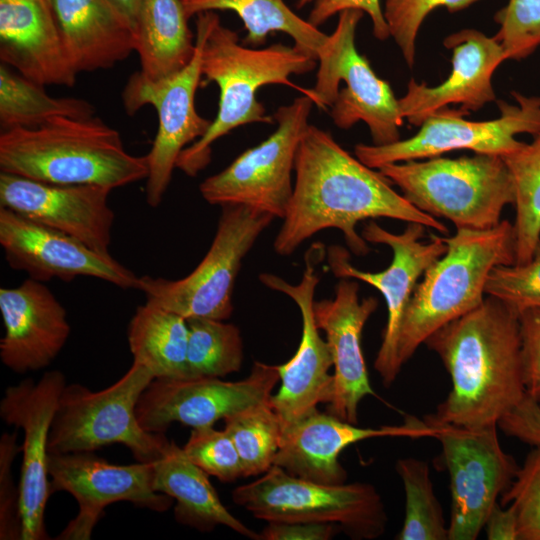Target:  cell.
Masks as SVG:
<instances>
[{"label":"cell","instance_id":"obj_1","mask_svg":"<svg viewBox=\"0 0 540 540\" xmlns=\"http://www.w3.org/2000/svg\"><path fill=\"white\" fill-rule=\"evenodd\" d=\"M294 173L293 194L273 243L278 255H291L307 239L330 228L342 232L353 254L367 255L368 242L356 231V225L367 219L391 218L448 233L444 223L396 192L378 169L362 163L314 125L299 144Z\"/></svg>","mask_w":540,"mask_h":540},{"label":"cell","instance_id":"obj_2","mask_svg":"<svg viewBox=\"0 0 540 540\" xmlns=\"http://www.w3.org/2000/svg\"><path fill=\"white\" fill-rule=\"evenodd\" d=\"M448 371L452 388L427 424H498L526 396L519 316L487 296L471 312L426 341Z\"/></svg>","mask_w":540,"mask_h":540},{"label":"cell","instance_id":"obj_3","mask_svg":"<svg viewBox=\"0 0 540 540\" xmlns=\"http://www.w3.org/2000/svg\"><path fill=\"white\" fill-rule=\"evenodd\" d=\"M196 28L202 33L201 71L206 83L219 87L218 111L207 132L186 147L177 168L196 176L211 160V145L232 130L247 124H272L257 98L259 88L280 84L297 89L312 100L311 89L294 84L291 75L312 71L317 60L296 45L275 43L251 48L239 42L238 34L224 26L213 12L197 14Z\"/></svg>","mask_w":540,"mask_h":540},{"label":"cell","instance_id":"obj_4","mask_svg":"<svg viewBox=\"0 0 540 540\" xmlns=\"http://www.w3.org/2000/svg\"><path fill=\"white\" fill-rule=\"evenodd\" d=\"M0 170L63 185L111 190L148 174L147 158L129 153L120 133L98 117H59L0 133Z\"/></svg>","mask_w":540,"mask_h":540},{"label":"cell","instance_id":"obj_5","mask_svg":"<svg viewBox=\"0 0 540 540\" xmlns=\"http://www.w3.org/2000/svg\"><path fill=\"white\" fill-rule=\"evenodd\" d=\"M444 241L446 252L427 268L406 307L398 340L402 366L434 332L482 304L494 267L516 262L508 220L484 230L457 229Z\"/></svg>","mask_w":540,"mask_h":540},{"label":"cell","instance_id":"obj_6","mask_svg":"<svg viewBox=\"0 0 540 540\" xmlns=\"http://www.w3.org/2000/svg\"><path fill=\"white\" fill-rule=\"evenodd\" d=\"M420 211L457 229L497 226L515 202L511 173L501 156L475 153L386 164L378 169Z\"/></svg>","mask_w":540,"mask_h":540},{"label":"cell","instance_id":"obj_7","mask_svg":"<svg viewBox=\"0 0 540 540\" xmlns=\"http://www.w3.org/2000/svg\"><path fill=\"white\" fill-rule=\"evenodd\" d=\"M153 379L146 367L132 363L119 380L99 391L66 384L52 420L48 452H94L122 444L138 462L156 461L169 440L164 433L144 430L136 414L139 398Z\"/></svg>","mask_w":540,"mask_h":540},{"label":"cell","instance_id":"obj_8","mask_svg":"<svg viewBox=\"0 0 540 540\" xmlns=\"http://www.w3.org/2000/svg\"><path fill=\"white\" fill-rule=\"evenodd\" d=\"M232 499L267 522L333 523L353 539L382 536L387 515L376 488L364 482L323 484L293 476L277 465L235 488Z\"/></svg>","mask_w":540,"mask_h":540},{"label":"cell","instance_id":"obj_9","mask_svg":"<svg viewBox=\"0 0 540 540\" xmlns=\"http://www.w3.org/2000/svg\"><path fill=\"white\" fill-rule=\"evenodd\" d=\"M274 217L243 205H223L213 241L204 258L186 277L170 280L144 275L137 289L149 301L185 319H228L241 264Z\"/></svg>","mask_w":540,"mask_h":540},{"label":"cell","instance_id":"obj_10","mask_svg":"<svg viewBox=\"0 0 540 540\" xmlns=\"http://www.w3.org/2000/svg\"><path fill=\"white\" fill-rule=\"evenodd\" d=\"M364 12L350 9L338 14L325 56L318 60L312 100L330 108L334 124L349 129L359 121L369 128L374 145L400 140L403 117L390 84L379 78L355 46V33Z\"/></svg>","mask_w":540,"mask_h":540},{"label":"cell","instance_id":"obj_11","mask_svg":"<svg viewBox=\"0 0 540 540\" xmlns=\"http://www.w3.org/2000/svg\"><path fill=\"white\" fill-rule=\"evenodd\" d=\"M511 94L516 104L497 100L500 115L496 119L470 121L462 117L469 112L444 107L429 115L414 136L386 145L357 144L355 156L373 169L463 149L503 157L524 144L517 135L540 133V97Z\"/></svg>","mask_w":540,"mask_h":540},{"label":"cell","instance_id":"obj_12","mask_svg":"<svg viewBox=\"0 0 540 540\" xmlns=\"http://www.w3.org/2000/svg\"><path fill=\"white\" fill-rule=\"evenodd\" d=\"M314 102L302 95L273 114L275 131L241 153L221 172L206 178L199 191L211 205H243L283 218L294 183L299 144L308 130Z\"/></svg>","mask_w":540,"mask_h":540},{"label":"cell","instance_id":"obj_13","mask_svg":"<svg viewBox=\"0 0 540 540\" xmlns=\"http://www.w3.org/2000/svg\"><path fill=\"white\" fill-rule=\"evenodd\" d=\"M426 227L410 222L403 232L387 231L374 221L363 226L361 236L368 243L388 246L393 253L390 265L380 272H367L350 263V253L342 246L332 245L327 250L330 270L337 278L357 279L377 289L385 299L387 323L381 346L374 362L385 386L397 378L402 365L398 358V340L406 307L427 268L447 249L444 238L432 234L429 242H422Z\"/></svg>","mask_w":540,"mask_h":540},{"label":"cell","instance_id":"obj_14","mask_svg":"<svg viewBox=\"0 0 540 540\" xmlns=\"http://www.w3.org/2000/svg\"><path fill=\"white\" fill-rule=\"evenodd\" d=\"M428 425L436 430L434 438L441 443L450 475L448 540H475L519 466L502 449L496 423L480 427Z\"/></svg>","mask_w":540,"mask_h":540},{"label":"cell","instance_id":"obj_15","mask_svg":"<svg viewBox=\"0 0 540 540\" xmlns=\"http://www.w3.org/2000/svg\"><path fill=\"white\" fill-rule=\"evenodd\" d=\"M195 42L194 56L184 69L160 80H150L137 71L130 76L122 92L123 107L128 115L133 116L150 105L158 116L157 132L146 155L145 197L151 207H157L162 201L181 152L200 139L211 125L195 107L202 78L203 37L199 29Z\"/></svg>","mask_w":540,"mask_h":540},{"label":"cell","instance_id":"obj_16","mask_svg":"<svg viewBox=\"0 0 540 540\" xmlns=\"http://www.w3.org/2000/svg\"><path fill=\"white\" fill-rule=\"evenodd\" d=\"M48 472L51 492H68L79 505V513L57 539H90L104 508L116 502H131L159 513L173 502L154 490L153 462L117 465L94 452L49 453Z\"/></svg>","mask_w":540,"mask_h":540},{"label":"cell","instance_id":"obj_17","mask_svg":"<svg viewBox=\"0 0 540 540\" xmlns=\"http://www.w3.org/2000/svg\"><path fill=\"white\" fill-rule=\"evenodd\" d=\"M279 381L277 365L260 361L239 381L155 378L140 396L136 414L150 433H164L175 422L192 428L213 426L239 410L268 401Z\"/></svg>","mask_w":540,"mask_h":540},{"label":"cell","instance_id":"obj_18","mask_svg":"<svg viewBox=\"0 0 540 540\" xmlns=\"http://www.w3.org/2000/svg\"><path fill=\"white\" fill-rule=\"evenodd\" d=\"M324 254L321 245H312L305 254V269L298 284H290L272 273L259 275L264 286L296 303L302 319L297 351L288 362L277 365L281 383L277 393L270 397L282 429L316 411L318 404L329 403L332 397L333 375L329 371L333 358L314 318V294L320 279L317 266Z\"/></svg>","mask_w":540,"mask_h":540},{"label":"cell","instance_id":"obj_19","mask_svg":"<svg viewBox=\"0 0 540 540\" xmlns=\"http://www.w3.org/2000/svg\"><path fill=\"white\" fill-rule=\"evenodd\" d=\"M66 385L64 374L50 370L35 382L26 378L8 386L0 401V417L24 432L19 480L21 540L49 539L45 509L52 494L48 472V440L60 395Z\"/></svg>","mask_w":540,"mask_h":540},{"label":"cell","instance_id":"obj_20","mask_svg":"<svg viewBox=\"0 0 540 540\" xmlns=\"http://www.w3.org/2000/svg\"><path fill=\"white\" fill-rule=\"evenodd\" d=\"M0 244L8 265L40 282L93 277L137 289L139 277L114 259L61 231L0 206Z\"/></svg>","mask_w":540,"mask_h":540},{"label":"cell","instance_id":"obj_21","mask_svg":"<svg viewBox=\"0 0 540 540\" xmlns=\"http://www.w3.org/2000/svg\"><path fill=\"white\" fill-rule=\"evenodd\" d=\"M112 190L98 185L46 183L0 173V206L68 234L90 248L110 254L115 214Z\"/></svg>","mask_w":540,"mask_h":540},{"label":"cell","instance_id":"obj_22","mask_svg":"<svg viewBox=\"0 0 540 540\" xmlns=\"http://www.w3.org/2000/svg\"><path fill=\"white\" fill-rule=\"evenodd\" d=\"M435 428L413 416L400 426L363 428L318 409L282 429L274 465L289 474L323 484H343L347 472L339 462L349 445L375 437H434Z\"/></svg>","mask_w":540,"mask_h":540},{"label":"cell","instance_id":"obj_23","mask_svg":"<svg viewBox=\"0 0 540 540\" xmlns=\"http://www.w3.org/2000/svg\"><path fill=\"white\" fill-rule=\"evenodd\" d=\"M378 307L377 298L360 299L359 284L341 278L332 299L314 301L317 327L326 335L333 358V390L328 413L358 423L361 400L375 396L361 347L363 328Z\"/></svg>","mask_w":540,"mask_h":540},{"label":"cell","instance_id":"obj_24","mask_svg":"<svg viewBox=\"0 0 540 540\" xmlns=\"http://www.w3.org/2000/svg\"><path fill=\"white\" fill-rule=\"evenodd\" d=\"M443 44L452 50V70L438 86L410 79L405 95L398 99L403 118L415 126L450 104L470 112L496 100L492 75L507 56L500 43L476 29H462L447 36Z\"/></svg>","mask_w":540,"mask_h":540},{"label":"cell","instance_id":"obj_25","mask_svg":"<svg viewBox=\"0 0 540 540\" xmlns=\"http://www.w3.org/2000/svg\"><path fill=\"white\" fill-rule=\"evenodd\" d=\"M0 312V358L16 373L46 368L69 338L66 309L43 282L28 277L17 287H2Z\"/></svg>","mask_w":540,"mask_h":540},{"label":"cell","instance_id":"obj_26","mask_svg":"<svg viewBox=\"0 0 540 540\" xmlns=\"http://www.w3.org/2000/svg\"><path fill=\"white\" fill-rule=\"evenodd\" d=\"M0 59L42 86L76 82L51 0H0Z\"/></svg>","mask_w":540,"mask_h":540},{"label":"cell","instance_id":"obj_27","mask_svg":"<svg viewBox=\"0 0 540 540\" xmlns=\"http://www.w3.org/2000/svg\"><path fill=\"white\" fill-rule=\"evenodd\" d=\"M51 4L77 74L109 69L135 51L132 26L109 0H51Z\"/></svg>","mask_w":540,"mask_h":540},{"label":"cell","instance_id":"obj_28","mask_svg":"<svg viewBox=\"0 0 540 540\" xmlns=\"http://www.w3.org/2000/svg\"><path fill=\"white\" fill-rule=\"evenodd\" d=\"M153 470L154 490L176 501L174 517L177 522L202 532L223 525L242 536L261 539L260 534L225 508L209 475L195 465L175 441L169 440L161 456L153 462Z\"/></svg>","mask_w":540,"mask_h":540},{"label":"cell","instance_id":"obj_29","mask_svg":"<svg viewBox=\"0 0 540 540\" xmlns=\"http://www.w3.org/2000/svg\"><path fill=\"white\" fill-rule=\"evenodd\" d=\"M189 18L183 0H141L134 34L139 71L145 77L164 79L190 63L196 42Z\"/></svg>","mask_w":540,"mask_h":540},{"label":"cell","instance_id":"obj_30","mask_svg":"<svg viewBox=\"0 0 540 540\" xmlns=\"http://www.w3.org/2000/svg\"><path fill=\"white\" fill-rule=\"evenodd\" d=\"M127 338L133 363L157 379H187V319L146 301L132 316Z\"/></svg>","mask_w":540,"mask_h":540},{"label":"cell","instance_id":"obj_31","mask_svg":"<svg viewBox=\"0 0 540 540\" xmlns=\"http://www.w3.org/2000/svg\"><path fill=\"white\" fill-rule=\"evenodd\" d=\"M189 17L208 11H233L247 31L244 43L257 47L268 34L283 32L294 45L317 61L326 55L330 35L299 17L283 0H183Z\"/></svg>","mask_w":540,"mask_h":540},{"label":"cell","instance_id":"obj_32","mask_svg":"<svg viewBox=\"0 0 540 540\" xmlns=\"http://www.w3.org/2000/svg\"><path fill=\"white\" fill-rule=\"evenodd\" d=\"M94 106L85 99L52 97L8 65H0V125L2 130L40 126L59 117L88 118Z\"/></svg>","mask_w":540,"mask_h":540},{"label":"cell","instance_id":"obj_33","mask_svg":"<svg viewBox=\"0 0 540 540\" xmlns=\"http://www.w3.org/2000/svg\"><path fill=\"white\" fill-rule=\"evenodd\" d=\"M502 158L515 189V263H524L531 259L540 241V133Z\"/></svg>","mask_w":540,"mask_h":540},{"label":"cell","instance_id":"obj_34","mask_svg":"<svg viewBox=\"0 0 540 540\" xmlns=\"http://www.w3.org/2000/svg\"><path fill=\"white\" fill-rule=\"evenodd\" d=\"M187 323V379L222 378L240 370L243 341L237 326L211 318Z\"/></svg>","mask_w":540,"mask_h":540},{"label":"cell","instance_id":"obj_35","mask_svg":"<svg viewBox=\"0 0 540 540\" xmlns=\"http://www.w3.org/2000/svg\"><path fill=\"white\" fill-rule=\"evenodd\" d=\"M224 429L238 451L243 477L267 472L279 449L282 427L268 401L239 410L224 419Z\"/></svg>","mask_w":540,"mask_h":540},{"label":"cell","instance_id":"obj_36","mask_svg":"<svg viewBox=\"0 0 540 540\" xmlns=\"http://www.w3.org/2000/svg\"><path fill=\"white\" fill-rule=\"evenodd\" d=\"M405 492V516L398 540H448L442 507L434 493L428 463L413 457L396 462Z\"/></svg>","mask_w":540,"mask_h":540},{"label":"cell","instance_id":"obj_37","mask_svg":"<svg viewBox=\"0 0 540 540\" xmlns=\"http://www.w3.org/2000/svg\"><path fill=\"white\" fill-rule=\"evenodd\" d=\"M485 294L519 314L540 307V241L531 259L524 263L499 265L490 272Z\"/></svg>","mask_w":540,"mask_h":540},{"label":"cell","instance_id":"obj_38","mask_svg":"<svg viewBox=\"0 0 540 540\" xmlns=\"http://www.w3.org/2000/svg\"><path fill=\"white\" fill-rule=\"evenodd\" d=\"M480 0H385L383 15L390 36L400 48L406 64L415 63L416 38L426 16L438 7L458 12Z\"/></svg>","mask_w":540,"mask_h":540},{"label":"cell","instance_id":"obj_39","mask_svg":"<svg viewBox=\"0 0 540 540\" xmlns=\"http://www.w3.org/2000/svg\"><path fill=\"white\" fill-rule=\"evenodd\" d=\"M186 456L208 475L222 482L243 477L241 460L226 430L213 426L193 428L182 447Z\"/></svg>","mask_w":540,"mask_h":540},{"label":"cell","instance_id":"obj_40","mask_svg":"<svg viewBox=\"0 0 540 540\" xmlns=\"http://www.w3.org/2000/svg\"><path fill=\"white\" fill-rule=\"evenodd\" d=\"M494 20L500 25L494 38L508 60H522L540 47V0H509Z\"/></svg>","mask_w":540,"mask_h":540},{"label":"cell","instance_id":"obj_41","mask_svg":"<svg viewBox=\"0 0 540 540\" xmlns=\"http://www.w3.org/2000/svg\"><path fill=\"white\" fill-rule=\"evenodd\" d=\"M501 503L516 511L519 540H540V445L528 453Z\"/></svg>","mask_w":540,"mask_h":540},{"label":"cell","instance_id":"obj_42","mask_svg":"<svg viewBox=\"0 0 540 540\" xmlns=\"http://www.w3.org/2000/svg\"><path fill=\"white\" fill-rule=\"evenodd\" d=\"M22 451L16 433H3L0 438V539L21 540L20 491L13 482L12 465Z\"/></svg>","mask_w":540,"mask_h":540},{"label":"cell","instance_id":"obj_43","mask_svg":"<svg viewBox=\"0 0 540 540\" xmlns=\"http://www.w3.org/2000/svg\"><path fill=\"white\" fill-rule=\"evenodd\" d=\"M526 394L540 399V307L519 314Z\"/></svg>","mask_w":540,"mask_h":540},{"label":"cell","instance_id":"obj_44","mask_svg":"<svg viewBox=\"0 0 540 540\" xmlns=\"http://www.w3.org/2000/svg\"><path fill=\"white\" fill-rule=\"evenodd\" d=\"M350 9L360 10L369 15L373 34L377 39L386 40L390 37L380 0H314L308 21L313 26L319 27L333 15Z\"/></svg>","mask_w":540,"mask_h":540},{"label":"cell","instance_id":"obj_45","mask_svg":"<svg viewBox=\"0 0 540 540\" xmlns=\"http://www.w3.org/2000/svg\"><path fill=\"white\" fill-rule=\"evenodd\" d=\"M498 427L507 435L532 446L540 445V405L528 396L498 422Z\"/></svg>","mask_w":540,"mask_h":540},{"label":"cell","instance_id":"obj_46","mask_svg":"<svg viewBox=\"0 0 540 540\" xmlns=\"http://www.w3.org/2000/svg\"><path fill=\"white\" fill-rule=\"evenodd\" d=\"M341 529L333 523L268 522L261 540H329Z\"/></svg>","mask_w":540,"mask_h":540},{"label":"cell","instance_id":"obj_47","mask_svg":"<svg viewBox=\"0 0 540 540\" xmlns=\"http://www.w3.org/2000/svg\"><path fill=\"white\" fill-rule=\"evenodd\" d=\"M484 529L489 540H519L515 509L511 505L502 508L497 503L488 515Z\"/></svg>","mask_w":540,"mask_h":540},{"label":"cell","instance_id":"obj_48","mask_svg":"<svg viewBox=\"0 0 540 540\" xmlns=\"http://www.w3.org/2000/svg\"><path fill=\"white\" fill-rule=\"evenodd\" d=\"M109 2L122 14L134 30L141 0H109Z\"/></svg>","mask_w":540,"mask_h":540},{"label":"cell","instance_id":"obj_49","mask_svg":"<svg viewBox=\"0 0 540 540\" xmlns=\"http://www.w3.org/2000/svg\"><path fill=\"white\" fill-rule=\"evenodd\" d=\"M314 0H298L297 2V8H302L306 6L307 4L313 2Z\"/></svg>","mask_w":540,"mask_h":540},{"label":"cell","instance_id":"obj_50","mask_svg":"<svg viewBox=\"0 0 540 540\" xmlns=\"http://www.w3.org/2000/svg\"><path fill=\"white\" fill-rule=\"evenodd\" d=\"M537 401L539 402V405H540V399H539V400H537Z\"/></svg>","mask_w":540,"mask_h":540}]
</instances>
